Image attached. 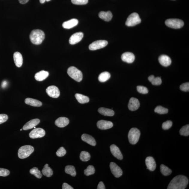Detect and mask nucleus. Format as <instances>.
<instances>
[{"mask_svg":"<svg viewBox=\"0 0 189 189\" xmlns=\"http://www.w3.org/2000/svg\"><path fill=\"white\" fill-rule=\"evenodd\" d=\"M188 178L183 175L175 176L171 181L167 187V189H185L188 184Z\"/></svg>","mask_w":189,"mask_h":189,"instance_id":"f257e3e1","label":"nucleus"},{"mask_svg":"<svg viewBox=\"0 0 189 189\" xmlns=\"http://www.w3.org/2000/svg\"><path fill=\"white\" fill-rule=\"evenodd\" d=\"M45 38V34L42 30L36 29L31 31L30 35L31 42L33 44L39 45L41 44Z\"/></svg>","mask_w":189,"mask_h":189,"instance_id":"f03ea898","label":"nucleus"},{"mask_svg":"<svg viewBox=\"0 0 189 189\" xmlns=\"http://www.w3.org/2000/svg\"><path fill=\"white\" fill-rule=\"evenodd\" d=\"M34 151V147L30 145H24L20 147L18 151V156L19 158L24 159L30 156Z\"/></svg>","mask_w":189,"mask_h":189,"instance_id":"7ed1b4c3","label":"nucleus"},{"mask_svg":"<svg viewBox=\"0 0 189 189\" xmlns=\"http://www.w3.org/2000/svg\"><path fill=\"white\" fill-rule=\"evenodd\" d=\"M67 73L70 77L76 81L80 82L82 80L83 74L82 72L73 66L68 68Z\"/></svg>","mask_w":189,"mask_h":189,"instance_id":"20e7f679","label":"nucleus"},{"mask_svg":"<svg viewBox=\"0 0 189 189\" xmlns=\"http://www.w3.org/2000/svg\"><path fill=\"white\" fill-rule=\"evenodd\" d=\"M140 136V131L136 128H132L128 132V137L131 144H136L137 143Z\"/></svg>","mask_w":189,"mask_h":189,"instance_id":"39448f33","label":"nucleus"},{"mask_svg":"<svg viewBox=\"0 0 189 189\" xmlns=\"http://www.w3.org/2000/svg\"><path fill=\"white\" fill-rule=\"evenodd\" d=\"M141 22V20L138 14L134 12L128 16L126 24L128 26L132 27L140 23Z\"/></svg>","mask_w":189,"mask_h":189,"instance_id":"423d86ee","label":"nucleus"},{"mask_svg":"<svg viewBox=\"0 0 189 189\" xmlns=\"http://www.w3.org/2000/svg\"><path fill=\"white\" fill-rule=\"evenodd\" d=\"M166 25L169 28L179 29L181 28L184 25V22L182 20L178 19H170L166 21Z\"/></svg>","mask_w":189,"mask_h":189,"instance_id":"0eeeda50","label":"nucleus"},{"mask_svg":"<svg viewBox=\"0 0 189 189\" xmlns=\"http://www.w3.org/2000/svg\"><path fill=\"white\" fill-rule=\"evenodd\" d=\"M108 44V41L105 40H99L94 41L91 43L89 46V49L91 51L103 48L106 46Z\"/></svg>","mask_w":189,"mask_h":189,"instance_id":"6e6552de","label":"nucleus"},{"mask_svg":"<svg viewBox=\"0 0 189 189\" xmlns=\"http://www.w3.org/2000/svg\"><path fill=\"white\" fill-rule=\"evenodd\" d=\"M44 129L41 128H35L29 134L30 137L32 139H36L43 137L45 135Z\"/></svg>","mask_w":189,"mask_h":189,"instance_id":"1a4fd4ad","label":"nucleus"},{"mask_svg":"<svg viewBox=\"0 0 189 189\" xmlns=\"http://www.w3.org/2000/svg\"><path fill=\"white\" fill-rule=\"evenodd\" d=\"M46 92L49 96L52 98H57L60 96V92L57 87L51 86L47 87Z\"/></svg>","mask_w":189,"mask_h":189,"instance_id":"9d476101","label":"nucleus"},{"mask_svg":"<svg viewBox=\"0 0 189 189\" xmlns=\"http://www.w3.org/2000/svg\"><path fill=\"white\" fill-rule=\"evenodd\" d=\"M111 172L116 178H119L123 174L122 170L119 166L114 162H111L110 164Z\"/></svg>","mask_w":189,"mask_h":189,"instance_id":"9b49d317","label":"nucleus"},{"mask_svg":"<svg viewBox=\"0 0 189 189\" xmlns=\"http://www.w3.org/2000/svg\"><path fill=\"white\" fill-rule=\"evenodd\" d=\"M97 127L101 130H107L110 129L113 127V124L111 121L103 120H99L97 122Z\"/></svg>","mask_w":189,"mask_h":189,"instance_id":"f8f14e48","label":"nucleus"},{"mask_svg":"<svg viewBox=\"0 0 189 189\" xmlns=\"http://www.w3.org/2000/svg\"><path fill=\"white\" fill-rule=\"evenodd\" d=\"M84 37V34L82 32H76L72 34L69 39L70 44L75 45L82 40Z\"/></svg>","mask_w":189,"mask_h":189,"instance_id":"ddd939ff","label":"nucleus"},{"mask_svg":"<svg viewBox=\"0 0 189 189\" xmlns=\"http://www.w3.org/2000/svg\"><path fill=\"white\" fill-rule=\"evenodd\" d=\"M140 107V103L138 99L134 97H131L130 99L128 107V109L131 111L137 110Z\"/></svg>","mask_w":189,"mask_h":189,"instance_id":"4468645a","label":"nucleus"},{"mask_svg":"<svg viewBox=\"0 0 189 189\" xmlns=\"http://www.w3.org/2000/svg\"><path fill=\"white\" fill-rule=\"evenodd\" d=\"M110 149L112 155L117 159L121 160L123 158V156L119 148L116 145L113 144L110 146Z\"/></svg>","mask_w":189,"mask_h":189,"instance_id":"2eb2a0df","label":"nucleus"},{"mask_svg":"<svg viewBox=\"0 0 189 189\" xmlns=\"http://www.w3.org/2000/svg\"><path fill=\"white\" fill-rule=\"evenodd\" d=\"M145 164L147 167V169L149 171H155L156 167V164L154 159L152 157H147L145 159Z\"/></svg>","mask_w":189,"mask_h":189,"instance_id":"dca6fc26","label":"nucleus"},{"mask_svg":"<svg viewBox=\"0 0 189 189\" xmlns=\"http://www.w3.org/2000/svg\"><path fill=\"white\" fill-rule=\"evenodd\" d=\"M121 59L123 61L131 63L134 61L135 56L133 53L127 52L122 54Z\"/></svg>","mask_w":189,"mask_h":189,"instance_id":"f3484780","label":"nucleus"},{"mask_svg":"<svg viewBox=\"0 0 189 189\" xmlns=\"http://www.w3.org/2000/svg\"><path fill=\"white\" fill-rule=\"evenodd\" d=\"M40 120L39 119H34L30 120L27 122L23 127L22 129L24 130H27L32 129L39 123Z\"/></svg>","mask_w":189,"mask_h":189,"instance_id":"a211bd4d","label":"nucleus"},{"mask_svg":"<svg viewBox=\"0 0 189 189\" xmlns=\"http://www.w3.org/2000/svg\"><path fill=\"white\" fill-rule=\"evenodd\" d=\"M69 123L68 118L65 117H59L55 120V124L56 126L59 128H63L67 126Z\"/></svg>","mask_w":189,"mask_h":189,"instance_id":"6ab92c4d","label":"nucleus"},{"mask_svg":"<svg viewBox=\"0 0 189 189\" xmlns=\"http://www.w3.org/2000/svg\"><path fill=\"white\" fill-rule=\"evenodd\" d=\"M159 61L161 65L164 67H167L170 66L172 62L171 58L169 56L165 55L160 56L159 58Z\"/></svg>","mask_w":189,"mask_h":189,"instance_id":"aec40b11","label":"nucleus"},{"mask_svg":"<svg viewBox=\"0 0 189 189\" xmlns=\"http://www.w3.org/2000/svg\"><path fill=\"white\" fill-rule=\"evenodd\" d=\"M81 139L84 142L88 143L91 146H95L96 144V141L95 139L90 135L87 134H83L81 136Z\"/></svg>","mask_w":189,"mask_h":189,"instance_id":"412c9836","label":"nucleus"},{"mask_svg":"<svg viewBox=\"0 0 189 189\" xmlns=\"http://www.w3.org/2000/svg\"><path fill=\"white\" fill-rule=\"evenodd\" d=\"M78 23V19H72L64 22L62 24V26L65 29H69L77 25Z\"/></svg>","mask_w":189,"mask_h":189,"instance_id":"4be33fe9","label":"nucleus"},{"mask_svg":"<svg viewBox=\"0 0 189 189\" xmlns=\"http://www.w3.org/2000/svg\"><path fill=\"white\" fill-rule=\"evenodd\" d=\"M13 59L16 67H21L23 63V58L21 54L19 52H16L13 55Z\"/></svg>","mask_w":189,"mask_h":189,"instance_id":"5701e85b","label":"nucleus"},{"mask_svg":"<svg viewBox=\"0 0 189 189\" xmlns=\"http://www.w3.org/2000/svg\"><path fill=\"white\" fill-rule=\"evenodd\" d=\"M49 76L48 72L44 70H41L35 74V78L37 81H41L46 79Z\"/></svg>","mask_w":189,"mask_h":189,"instance_id":"b1692460","label":"nucleus"},{"mask_svg":"<svg viewBox=\"0 0 189 189\" xmlns=\"http://www.w3.org/2000/svg\"><path fill=\"white\" fill-rule=\"evenodd\" d=\"M99 17L106 22H109L113 18V14L111 11H101L99 12Z\"/></svg>","mask_w":189,"mask_h":189,"instance_id":"393cba45","label":"nucleus"},{"mask_svg":"<svg viewBox=\"0 0 189 189\" xmlns=\"http://www.w3.org/2000/svg\"><path fill=\"white\" fill-rule=\"evenodd\" d=\"M25 102L26 104L33 107H40L42 105V103L41 102L32 98H26L25 99Z\"/></svg>","mask_w":189,"mask_h":189,"instance_id":"a878e982","label":"nucleus"},{"mask_svg":"<svg viewBox=\"0 0 189 189\" xmlns=\"http://www.w3.org/2000/svg\"><path fill=\"white\" fill-rule=\"evenodd\" d=\"M98 112L101 115L105 116H113L115 114V112L113 110L105 108H99L98 109Z\"/></svg>","mask_w":189,"mask_h":189,"instance_id":"bb28decb","label":"nucleus"},{"mask_svg":"<svg viewBox=\"0 0 189 189\" xmlns=\"http://www.w3.org/2000/svg\"><path fill=\"white\" fill-rule=\"evenodd\" d=\"M75 97L78 102L81 104L87 103L89 101V99L88 97L80 93H76Z\"/></svg>","mask_w":189,"mask_h":189,"instance_id":"cd10ccee","label":"nucleus"},{"mask_svg":"<svg viewBox=\"0 0 189 189\" xmlns=\"http://www.w3.org/2000/svg\"><path fill=\"white\" fill-rule=\"evenodd\" d=\"M42 173L43 175L47 177H50L53 175V171L51 168L49 167V165L46 164L42 170Z\"/></svg>","mask_w":189,"mask_h":189,"instance_id":"c85d7f7f","label":"nucleus"},{"mask_svg":"<svg viewBox=\"0 0 189 189\" xmlns=\"http://www.w3.org/2000/svg\"><path fill=\"white\" fill-rule=\"evenodd\" d=\"M148 80L149 81L151 82L152 84L156 86L161 85L162 83V80L161 78L159 77L155 78V76L153 75H151L149 77Z\"/></svg>","mask_w":189,"mask_h":189,"instance_id":"c756f323","label":"nucleus"},{"mask_svg":"<svg viewBox=\"0 0 189 189\" xmlns=\"http://www.w3.org/2000/svg\"><path fill=\"white\" fill-rule=\"evenodd\" d=\"M111 77V74L109 72H103L99 75L98 79L99 81L101 82H105L108 80Z\"/></svg>","mask_w":189,"mask_h":189,"instance_id":"7c9ffc66","label":"nucleus"},{"mask_svg":"<svg viewBox=\"0 0 189 189\" xmlns=\"http://www.w3.org/2000/svg\"><path fill=\"white\" fill-rule=\"evenodd\" d=\"M65 172L67 174H70L72 176H75L76 173L75 168L73 166L68 165L65 168Z\"/></svg>","mask_w":189,"mask_h":189,"instance_id":"2f4dec72","label":"nucleus"},{"mask_svg":"<svg viewBox=\"0 0 189 189\" xmlns=\"http://www.w3.org/2000/svg\"><path fill=\"white\" fill-rule=\"evenodd\" d=\"M160 169L161 173L164 176H168L172 173V171L169 167L163 164L161 166Z\"/></svg>","mask_w":189,"mask_h":189,"instance_id":"473e14b6","label":"nucleus"},{"mask_svg":"<svg viewBox=\"0 0 189 189\" xmlns=\"http://www.w3.org/2000/svg\"><path fill=\"white\" fill-rule=\"evenodd\" d=\"M80 157L81 161L86 162L89 161L90 159V154L87 152L83 151L80 153Z\"/></svg>","mask_w":189,"mask_h":189,"instance_id":"72a5a7b5","label":"nucleus"},{"mask_svg":"<svg viewBox=\"0 0 189 189\" xmlns=\"http://www.w3.org/2000/svg\"><path fill=\"white\" fill-rule=\"evenodd\" d=\"M30 172L31 174L34 175L37 178L40 179L42 177V174L41 171H39L37 167L33 168L30 170Z\"/></svg>","mask_w":189,"mask_h":189,"instance_id":"f704fd0d","label":"nucleus"},{"mask_svg":"<svg viewBox=\"0 0 189 189\" xmlns=\"http://www.w3.org/2000/svg\"><path fill=\"white\" fill-rule=\"evenodd\" d=\"M95 172L94 167L92 165H89L87 169L84 170V173L85 175L88 176L94 174Z\"/></svg>","mask_w":189,"mask_h":189,"instance_id":"c9c22d12","label":"nucleus"},{"mask_svg":"<svg viewBox=\"0 0 189 189\" xmlns=\"http://www.w3.org/2000/svg\"><path fill=\"white\" fill-rule=\"evenodd\" d=\"M180 134L181 135L188 136L189 135V124L181 128Z\"/></svg>","mask_w":189,"mask_h":189,"instance_id":"e433bc0d","label":"nucleus"},{"mask_svg":"<svg viewBox=\"0 0 189 189\" xmlns=\"http://www.w3.org/2000/svg\"><path fill=\"white\" fill-rule=\"evenodd\" d=\"M155 113H158L160 114H167L168 113L169 110L166 108H164L161 106H158L155 108Z\"/></svg>","mask_w":189,"mask_h":189,"instance_id":"4c0bfd02","label":"nucleus"},{"mask_svg":"<svg viewBox=\"0 0 189 189\" xmlns=\"http://www.w3.org/2000/svg\"><path fill=\"white\" fill-rule=\"evenodd\" d=\"M56 155L59 157L64 156L66 153V151L65 148L63 147H60L56 152Z\"/></svg>","mask_w":189,"mask_h":189,"instance_id":"58836bf2","label":"nucleus"},{"mask_svg":"<svg viewBox=\"0 0 189 189\" xmlns=\"http://www.w3.org/2000/svg\"><path fill=\"white\" fill-rule=\"evenodd\" d=\"M172 122L171 120H167L163 123L162 124V128L164 130H168L172 127Z\"/></svg>","mask_w":189,"mask_h":189,"instance_id":"ea45409f","label":"nucleus"},{"mask_svg":"<svg viewBox=\"0 0 189 189\" xmlns=\"http://www.w3.org/2000/svg\"><path fill=\"white\" fill-rule=\"evenodd\" d=\"M138 92L142 94H146L149 92L148 89L146 87L143 86H138L137 87Z\"/></svg>","mask_w":189,"mask_h":189,"instance_id":"a19ab883","label":"nucleus"},{"mask_svg":"<svg viewBox=\"0 0 189 189\" xmlns=\"http://www.w3.org/2000/svg\"><path fill=\"white\" fill-rule=\"evenodd\" d=\"M72 3L74 4L82 5L86 4L88 3V0H71Z\"/></svg>","mask_w":189,"mask_h":189,"instance_id":"79ce46f5","label":"nucleus"},{"mask_svg":"<svg viewBox=\"0 0 189 189\" xmlns=\"http://www.w3.org/2000/svg\"><path fill=\"white\" fill-rule=\"evenodd\" d=\"M10 172L9 170L3 169V168H0V176H7L9 175Z\"/></svg>","mask_w":189,"mask_h":189,"instance_id":"37998d69","label":"nucleus"},{"mask_svg":"<svg viewBox=\"0 0 189 189\" xmlns=\"http://www.w3.org/2000/svg\"><path fill=\"white\" fill-rule=\"evenodd\" d=\"M181 90L184 91H189V83L186 82L182 84L180 86Z\"/></svg>","mask_w":189,"mask_h":189,"instance_id":"c03bdc74","label":"nucleus"},{"mask_svg":"<svg viewBox=\"0 0 189 189\" xmlns=\"http://www.w3.org/2000/svg\"><path fill=\"white\" fill-rule=\"evenodd\" d=\"M8 119V116L5 114H0V124L7 121Z\"/></svg>","mask_w":189,"mask_h":189,"instance_id":"a18cd8bd","label":"nucleus"},{"mask_svg":"<svg viewBox=\"0 0 189 189\" xmlns=\"http://www.w3.org/2000/svg\"><path fill=\"white\" fill-rule=\"evenodd\" d=\"M62 188L63 189H73V188L66 183H64L62 185Z\"/></svg>","mask_w":189,"mask_h":189,"instance_id":"49530a36","label":"nucleus"},{"mask_svg":"<svg viewBox=\"0 0 189 189\" xmlns=\"http://www.w3.org/2000/svg\"><path fill=\"white\" fill-rule=\"evenodd\" d=\"M97 189H105V186L104 184L102 182H99L98 186L97 188Z\"/></svg>","mask_w":189,"mask_h":189,"instance_id":"de8ad7c7","label":"nucleus"},{"mask_svg":"<svg viewBox=\"0 0 189 189\" xmlns=\"http://www.w3.org/2000/svg\"><path fill=\"white\" fill-rule=\"evenodd\" d=\"M7 81H4L2 83L1 87L3 88H4L7 87Z\"/></svg>","mask_w":189,"mask_h":189,"instance_id":"09e8293b","label":"nucleus"},{"mask_svg":"<svg viewBox=\"0 0 189 189\" xmlns=\"http://www.w3.org/2000/svg\"><path fill=\"white\" fill-rule=\"evenodd\" d=\"M29 0H19V3L21 4H25L28 3Z\"/></svg>","mask_w":189,"mask_h":189,"instance_id":"8fccbe9b","label":"nucleus"},{"mask_svg":"<svg viewBox=\"0 0 189 189\" xmlns=\"http://www.w3.org/2000/svg\"><path fill=\"white\" fill-rule=\"evenodd\" d=\"M40 1V3L41 4L44 3L46 1V0H39Z\"/></svg>","mask_w":189,"mask_h":189,"instance_id":"3c124183","label":"nucleus"},{"mask_svg":"<svg viewBox=\"0 0 189 189\" xmlns=\"http://www.w3.org/2000/svg\"><path fill=\"white\" fill-rule=\"evenodd\" d=\"M51 0H46V1H50Z\"/></svg>","mask_w":189,"mask_h":189,"instance_id":"603ef678","label":"nucleus"},{"mask_svg":"<svg viewBox=\"0 0 189 189\" xmlns=\"http://www.w3.org/2000/svg\"><path fill=\"white\" fill-rule=\"evenodd\" d=\"M22 129H21L20 130V131H22Z\"/></svg>","mask_w":189,"mask_h":189,"instance_id":"864d4df0","label":"nucleus"}]
</instances>
